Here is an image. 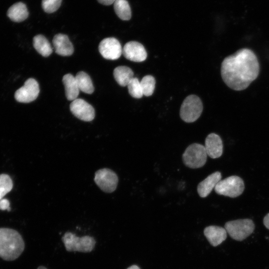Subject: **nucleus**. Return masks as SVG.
Wrapping results in <instances>:
<instances>
[{"mask_svg": "<svg viewBox=\"0 0 269 269\" xmlns=\"http://www.w3.org/2000/svg\"><path fill=\"white\" fill-rule=\"evenodd\" d=\"M260 64L255 53L242 48L223 60L221 74L224 83L231 89L242 91L258 77Z\"/></svg>", "mask_w": 269, "mask_h": 269, "instance_id": "obj_1", "label": "nucleus"}, {"mask_svg": "<svg viewBox=\"0 0 269 269\" xmlns=\"http://www.w3.org/2000/svg\"><path fill=\"white\" fill-rule=\"evenodd\" d=\"M24 242L20 234L16 230L0 228V257L5 261H11L18 258L24 249Z\"/></svg>", "mask_w": 269, "mask_h": 269, "instance_id": "obj_2", "label": "nucleus"}, {"mask_svg": "<svg viewBox=\"0 0 269 269\" xmlns=\"http://www.w3.org/2000/svg\"><path fill=\"white\" fill-rule=\"evenodd\" d=\"M66 250L69 252L83 253L91 252L95 247L96 241L89 236L79 237L71 232H66L62 237Z\"/></svg>", "mask_w": 269, "mask_h": 269, "instance_id": "obj_3", "label": "nucleus"}, {"mask_svg": "<svg viewBox=\"0 0 269 269\" xmlns=\"http://www.w3.org/2000/svg\"><path fill=\"white\" fill-rule=\"evenodd\" d=\"M214 189L219 195L235 198L242 194L245 185L241 177L233 175L219 181Z\"/></svg>", "mask_w": 269, "mask_h": 269, "instance_id": "obj_4", "label": "nucleus"}, {"mask_svg": "<svg viewBox=\"0 0 269 269\" xmlns=\"http://www.w3.org/2000/svg\"><path fill=\"white\" fill-rule=\"evenodd\" d=\"M207 154L204 145L194 143L189 145L182 155L184 164L191 168H198L205 164Z\"/></svg>", "mask_w": 269, "mask_h": 269, "instance_id": "obj_5", "label": "nucleus"}, {"mask_svg": "<svg viewBox=\"0 0 269 269\" xmlns=\"http://www.w3.org/2000/svg\"><path fill=\"white\" fill-rule=\"evenodd\" d=\"M225 229L232 239L242 241L253 232L255 225L251 219H238L227 222Z\"/></svg>", "mask_w": 269, "mask_h": 269, "instance_id": "obj_6", "label": "nucleus"}, {"mask_svg": "<svg viewBox=\"0 0 269 269\" xmlns=\"http://www.w3.org/2000/svg\"><path fill=\"white\" fill-rule=\"evenodd\" d=\"M203 110V105L197 96L191 95L183 101L180 110V116L186 123H192L200 116Z\"/></svg>", "mask_w": 269, "mask_h": 269, "instance_id": "obj_7", "label": "nucleus"}, {"mask_svg": "<svg viewBox=\"0 0 269 269\" xmlns=\"http://www.w3.org/2000/svg\"><path fill=\"white\" fill-rule=\"evenodd\" d=\"M94 181L103 191L112 193L117 188L118 177L114 171L105 168L100 169L95 172Z\"/></svg>", "mask_w": 269, "mask_h": 269, "instance_id": "obj_8", "label": "nucleus"}, {"mask_svg": "<svg viewBox=\"0 0 269 269\" xmlns=\"http://www.w3.org/2000/svg\"><path fill=\"white\" fill-rule=\"evenodd\" d=\"M39 93V84L33 78L28 79L14 94L15 100L20 103H28L34 101Z\"/></svg>", "mask_w": 269, "mask_h": 269, "instance_id": "obj_9", "label": "nucleus"}, {"mask_svg": "<svg viewBox=\"0 0 269 269\" xmlns=\"http://www.w3.org/2000/svg\"><path fill=\"white\" fill-rule=\"evenodd\" d=\"M122 46L118 39L108 37L103 39L99 45V51L101 55L108 60L119 59L122 54Z\"/></svg>", "mask_w": 269, "mask_h": 269, "instance_id": "obj_10", "label": "nucleus"}, {"mask_svg": "<svg viewBox=\"0 0 269 269\" xmlns=\"http://www.w3.org/2000/svg\"><path fill=\"white\" fill-rule=\"evenodd\" d=\"M70 110L74 116L85 122L92 121L95 118L94 108L82 99L73 100L70 105Z\"/></svg>", "mask_w": 269, "mask_h": 269, "instance_id": "obj_11", "label": "nucleus"}, {"mask_svg": "<svg viewBox=\"0 0 269 269\" xmlns=\"http://www.w3.org/2000/svg\"><path fill=\"white\" fill-rule=\"evenodd\" d=\"M122 54L127 59L137 62H142L147 57V52L144 46L135 41L126 43L123 48Z\"/></svg>", "mask_w": 269, "mask_h": 269, "instance_id": "obj_12", "label": "nucleus"}, {"mask_svg": "<svg viewBox=\"0 0 269 269\" xmlns=\"http://www.w3.org/2000/svg\"><path fill=\"white\" fill-rule=\"evenodd\" d=\"M205 147L207 154L212 158L220 157L223 153V145L220 136L215 134L211 133L205 139Z\"/></svg>", "mask_w": 269, "mask_h": 269, "instance_id": "obj_13", "label": "nucleus"}, {"mask_svg": "<svg viewBox=\"0 0 269 269\" xmlns=\"http://www.w3.org/2000/svg\"><path fill=\"white\" fill-rule=\"evenodd\" d=\"M55 52L62 56L71 55L74 52L72 43L67 35L58 33L56 34L52 40Z\"/></svg>", "mask_w": 269, "mask_h": 269, "instance_id": "obj_14", "label": "nucleus"}, {"mask_svg": "<svg viewBox=\"0 0 269 269\" xmlns=\"http://www.w3.org/2000/svg\"><path fill=\"white\" fill-rule=\"evenodd\" d=\"M221 173L219 171H216L208 176L198 185L197 192L199 195L202 198L206 197L221 180Z\"/></svg>", "mask_w": 269, "mask_h": 269, "instance_id": "obj_15", "label": "nucleus"}, {"mask_svg": "<svg viewBox=\"0 0 269 269\" xmlns=\"http://www.w3.org/2000/svg\"><path fill=\"white\" fill-rule=\"evenodd\" d=\"M226 229L217 226H210L205 228L204 234L210 244L216 247L221 244L227 238Z\"/></svg>", "mask_w": 269, "mask_h": 269, "instance_id": "obj_16", "label": "nucleus"}, {"mask_svg": "<svg viewBox=\"0 0 269 269\" xmlns=\"http://www.w3.org/2000/svg\"><path fill=\"white\" fill-rule=\"evenodd\" d=\"M62 82L65 87L67 99L72 101L76 99L79 95V89L75 77L71 74H67L63 77Z\"/></svg>", "mask_w": 269, "mask_h": 269, "instance_id": "obj_17", "label": "nucleus"}, {"mask_svg": "<svg viewBox=\"0 0 269 269\" xmlns=\"http://www.w3.org/2000/svg\"><path fill=\"white\" fill-rule=\"evenodd\" d=\"M8 17L15 22H21L28 16V11L25 4L19 2L12 5L7 12Z\"/></svg>", "mask_w": 269, "mask_h": 269, "instance_id": "obj_18", "label": "nucleus"}, {"mask_svg": "<svg viewBox=\"0 0 269 269\" xmlns=\"http://www.w3.org/2000/svg\"><path fill=\"white\" fill-rule=\"evenodd\" d=\"M113 75L116 82L120 86L125 87L133 78L134 72L129 67L120 66L115 68Z\"/></svg>", "mask_w": 269, "mask_h": 269, "instance_id": "obj_19", "label": "nucleus"}, {"mask_svg": "<svg viewBox=\"0 0 269 269\" xmlns=\"http://www.w3.org/2000/svg\"><path fill=\"white\" fill-rule=\"evenodd\" d=\"M33 45L35 50L43 57L49 56L53 51L49 41L41 34L37 35L33 37Z\"/></svg>", "mask_w": 269, "mask_h": 269, "instance_id": "obj_20", "label": "nucleus"}, {"mask_svg": "<svg viewBox=\"0 0 269 269\" xmlns=\"http://www.w3.org/2000/svg\"><path fill=\"white\" fill-rule=\"evenodd\" d=\"M75 79L79 90L88 94L94 91V87L90 77L85 72L80 71L76 74Z\"/></svg>", "mask_w": 269, "mask_h": 269, "instance_id": "obj_21", "label": "nucleus"}, {"mask_svg": "<svg viewBox=\"0 0 269 269\" xmlns=\"http://www.w3.org/2000/svg\"><path fill=\"white\" fill-rule=\"evenodd\" d=\"M114 8L117 16L122 20H128L131 17V10L127 0H116Z\"/></svg>", "mask_w": 269, "mask_h": 269, "instance_id": "obj_22", "label": "nucleus"}, {"mask_svg": "<svg viewBox=\"0 0 269 269\" xmlns=\"http://www.w3.org/2000/svg\"><path fill=\"white\" fill-rule=\"evenodd\" d=\"M143 95L151 96L154 91L155 80L151 75L144 76L140 82Z\"/></svg>", "mask_w": 269, "mask_h": 269, "instance_id": "obj_23", "label": "nucleus"}, {"mask_svg": "<svg viewBox=\"0 0 269 269\" xmlns=\"http://www.w3.org/2000/svg\"><path fill=\"white\" fill-rule=\"evenodd\" d=\"M12 187L13 183L10 176L6 174H0V200L11 190Z\"/></svg>", "mask_w": 269, "mask_h": 269, "instance_id": "obj_24", "label": "nucleus"}, {"mask_svg": "<svg viewBox=\"0 0 269 269\" xmlns=\"http://www.w3.org/2000/svg\"><path fill=\"white\" fill-rule=\"evenodd\" d=\"M130 95L136 99H139L143 95L140 83L137 78L133 77L127 85Z\"/></svg>", "mask_w": 269, "mask_h": 269, "instance_id": "obj_25", "label": "nucleus"}, {"mask_svg": "<svg viewBox=\"0 0 269 269\" xmlns=\"http://www.w3.org/2000/svg\"><path fill=\"white\" fill-rule=\"evenodd\" d=\"M62 0H42V7L47 13L56 11L61 5Z\"/></svg>", "mask_w": 269, "mask_h": 269, "instance_id": "obj_26", "label": "nucleus"}, {"mask_svg": "<svg viewBox=\"0 0 269 269\" xmlns=\"http://www.w3.org/2000/svg\"><path fill=\"white\" fill-rule=\"evenodd\" d=\"M9 201L5 198H2L0 200V210H5L10 211V208L9 207Z\"/></svg>", "mask_w": 269, "mask_h": 269, "instance_id": "obj_27", "label": "nucleus"}, {"mask_svg": "<svg viewBox=\"0 0 269 269\" xmlns=\"http://www.w3.org/2000/svg\"><path fill=\"white\" fill-rule=\"evenodd\" d=\"M98 2L103 5H109L114 3L116 0H97Z\"/></svg>", "mask_w": 269, "mask_h": 269, "instance_id": "obj_28", "label": "nucleus"}, {"mask_svg": "<svg viewBox=\"0 0 269 269\" xmlns=\"http://www.w3.org/2000/svg\"><path fill=\"white\" fill-rule=\"evenodd\" d=\"M264 224L265 227L269 229V213L267 214L264 218Z\"/></svg>", "mask_w": 269, "mask_h": 269, "instance_id": "obj_29", "label": "nucleus"}, {"mask_svg": "<svg viewBox=\"0 0 269 269\" xmlns=\"http://www.w3.org/2000/svg\"><path fill=\"white\" fill-rule=\"evenodd\" d=\"M127 269H140V268L136 265H133L128 268Z\"/></svg>", "mask_w": 269, "mask_h": 269, "instance_id": "obj_30", "label": "nucleus"}, {"mask_svg": "<svg viewBox=\"0 0 269 269\" xmlns=\"http://www.w3.org/2000/svg\"><path fill=\"white\" fill-rule=\"evenodd\" d=\"M37 269H47L43 266H39Z\"/></svg>", "mask_w": 269, "mask_h": 269, "instance_id": "obj_31", "label": "nucleus"}]
</instances>
